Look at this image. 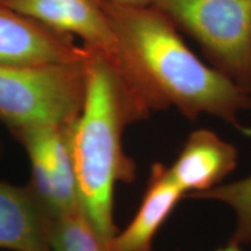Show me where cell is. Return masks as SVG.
<instances>
[{
	"mask_svg": "<svg viewBox=\"0 0 251 251\" xmlns=\"http://www.w3.org/2000/svg\"><path fill=\"white\" fill-rule=\"evenodd\" d=\"M84 58L83 107L69 128V140L81 206L108 247L119 229L114 219L115 187L131 183L136 168L124 150L127 126L149 117L137 105L107 59L87 48Z\"/></svg>",
	"mask_w": 251,
	"mask_h": 251,
	"instance_id": "1",
	"label": "cell"
},
{
	"mask_svg": "<svg viewBox=\"0 0 251 251\" xmlns=\"http://www.w3.org/2000/svg\"><path fill=\"white\" fill-rule=\"evenodd\" d=\"M100 1L166 105L191 120L218 118L251 136L250 128L240 120L241 113L251 108V93L198 57L159 9Z\"/></svg>",
	"mask_w": 251,
	"mask_h": 251,
	"instance_id": "2",
	"label": "cell"
},
{
	"mask_svg": "<svg viewBox=\"0 0 251 251\" xmlns=\"http://www.w3.org/2000/svg\"><path fill=\"white\" fill-rule=\"evenodd\" d=\"M0 4L79 37L83 46L100 52L147 114L169 107L119 35L100 0H0Z\"/></svg>",
	"mask_w": 251,
	"mask_h": 251,
	"instance_id": "3",
	"label": "cell"
},
{
	"mask_svg": "<svg viewBox=\"0 0 251 251\" xmlns=\"http://www.w3.org/2000/svg\"><path fill=\"white\" fill-rule=\"evenodd\" d=\"M153 6L196 40L213 67L251 93V0H156Z\"/></svg>",
	"mask_w": 251,
	"mask_h": 251,
	"instance_id": "4",
	"label": "cell"
},
{
	"mask_svg": "<svg viewBox=\"0 0 251 251\" xmlns=\"http://www.w3.org/2000/svg\"><path fill=\"white\" fill-rule=\"evenodd\" d=\"M83 62L36 68L0 64V121L8 130L40 124L70 126L83 107Z\"/></svg>",
	"mask_w": 251,
	"mask_h": 251,
	"instance_id": "5",
	"label": "cell"
},
{
	"mask_svg": "<svg viewBox=\"0 0 251 251\" xmlns=\"http://www.w3.org/2000/svg\"><path fill=\"white\" fill-rule=\"evenodd\" d=\"M70 126L40 124L9 129L29 159L28 185L51 218L81 205L69 140Z\"/></svg>",
	"mask_w": 251,
	"mask_h": 251,
	"instance_id": "6",
	"label": "cell"
},
{
	"mask_svg": "<svg viewBox=\"0 0 251 251\" xmlns=\"http://www.w3.org/2000/svg\"><path fill=\"white\" fill-rule=\"evenodd\" d=\"M86 50L74 36L0 4V64L19 68L84 61Z\"/></svg>",
	"mask_w": 251,
	"mask_h": 251,
	"instance_id": "7",
	"label": "cell"
},
{
	"mask_svg": "<svg viewBox=\"0 0 251 251\" xmlns=\"http://www.w3.org/2000/svg\"><path fill=\"white\" fill-rule=\"evenodd\" d=\"M237 161L238 152L233 144L201 128L190 134L168 171L187 197L221 184L236 169Z\"/></svg>",
	"mask_w": 251,
	"mask_h": 251,
	"instance_id": "8",
	"label": "cell"
},
{
	"mask_svg": "<svg viewBox=\"0 0 251 251\" xmlns=\"http://www.w3.org/2000/svg\"><path fill=\"white\" fill-rule=\"evenodd\" d=\"M50 219L29 185L0 181V249L51 251Z\"/></svg>",
	"mask_w": 251,
	"mask_h": 251,
	"instance_id": "9",
	"label": "cell"
},
{
	"mask_svg": "<svg viewBox=\"0 0 251 251\" xmlns=\"http://www.w3.org/2000/svg\"><path fill=\"white\" fill-rule=\"evenodd\" d=\"M184 197L169 175L168 166L153 164L136 214L124 230L118 231L108 251H152L156 234Z\"/></svg>",
	"mask_w": 251,
	"mask_h": 251,
	"instance_id": "10",
	"label": "cell"
},
{
	"mask_svg": "<svg viewBox=\"0 0 251 251\" xmlns=\"http://www.w3.org/2000/svg\"><path fill=\"white\" fill-rule=\"evenodd\" d=\"M49 243L51 251H107L81 205L50 219Z\"/></svg>",
	"mask_w": 251,
	"mask_h": 251,
	"instance_id": "11",
	"label": "cell"
},
{
	"mask_svg": "<svg viewBox=\"0 0 251 251\" xmlns=\"http://www.w3.org/2000/svg\"><path fill=\"white\" fill-rule=\"evenodd\" d=\"M187 198L228 206L236 216L234 233L228 244L242 247L251 243V175L240 180L220 184L205 192L190 194Z\"/></svg>",
	"mask_w": 251,
	"mask_h": 251,
	"instance_id": "12",
	"label": "cell"
},
{
	"mask_svg": "<svg viewBox=\"0 0 251 251\" xmlns=\"http://www.w3.org/2000/svg\"><path fill=\"white\" fill-rule=\"evenodd\" d=\"M105 1L119 6H127V7H148V6H153L156 0H105Z\"/></svg>",
	"mask_w": 251,
	"mask_h": 251,
	"instance_id": "13",
	"label": "cell"
},
{
	"mask_svg": "<svg viewBox=\"0 0 251 251\" xmlns=\"http://www.w3.org/2000/svg\"><path fill=\"white\" fill-rule=\"evenodd\" d=\"M216 251H242L241 250V247L237 246H231V244H228L226 248H222V249H219Z\"/></svg>",
	"mask_w": 251,
	"mask_h": 251,
	"instance_id": "14",
	"label": "cell"
}]
</instances>
